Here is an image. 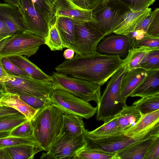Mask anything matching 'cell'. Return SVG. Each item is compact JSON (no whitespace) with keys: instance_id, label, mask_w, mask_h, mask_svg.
<instances>
[{"instance_id":"277c9868","label":"cell","mask_w":159,"mask_h":159,"mask_svg":"<svg viewBox=\"0 0 159 159\" xmlns=\"http://www.w3.org/2000/svg\"><path fill=\"white\" fill-rule=\"evenodd\" d=\"M158 134L159 127L157 124L132 137L125 135L124 133L107 135H96L87 129L84 135L85 144L88 146L107 152L117 153L134 143Z\"/></svg>"},{"instance_id":"ee69618b","label":"cell","mask_w":159,"mask_h":159,"mask_svg":"<svg viewBox=\"0 0 159 159\" xmlns=\"http://www.w3.org/2000/svg\"><path fill=\"white\" fill-rule=\"evenodd\" d=\"M158 11H159V8H156L154 10L151 11L140 24L136 30H141L147 32L151 22L154 18L156 13Z\"/></svg>"},{"instance_id":"816d5d0a","label":"cell","mask_w":159,"mask_h":159,"mask_svg":"<svg viewBox=\"0 0 159 159\" xmlns=\"http://www.w3.org/2000/svg\"><path fill=\"white\" fill-rule=\"evenodd\" d=\"M8 73L5 70L2 64L1 58H0V79L2 77L6 76Z\"/></svg>"},{"instance_id":"bcb514c9","label":"cell","mask_w":159,"mask_h":159,"mask_svg":"<svg viewBox=\"0 0 159 159\" xmlns=\"http://www.w3.org/2000/svg\"><path fill=\"white\" fill-rule=\"evenodd\" d=\"M20 112L11 107L0 106V116L14 114Z\"/></svg>"},{"instance_id":"2e32d148","label":"cell","mask_w":159,"mask_h":159,"mask_svg":"<svg viewBox=\"0 0 159 159\" xmlns=\"http://www.w3.org/2000/svg\"><path fill=\"white\" fill-rule=\"evenodd\" d=\"M159 134H152L134 143L117 152L115 159H143L150 144Z\"/></svg>"},{"instance_id":"ffe728a7","label":"cell","mask_w":159,"mask_h":159,"mask_svg":"<svg viewBox=\"0 0 159 159\" xmlns=\"http://www.w3.org/2000/svg\"><path fill=\"white\" fill-rule=\"evenodd\" d=\"M148 70L139 68L127 71L121 83V90L124 99L129 96L147 76Z\"/></svg>"},{"instance_id":"f6af8a7d","label":"cell","mask_w":159,"mask_h":159,"mask_svg":"<svg viewBox=\"0 0 159 159\" xmlns=\"http://www.w3.org/2000/svg\"><path fill=\"white\" fill-rule=\"evenodd\" d=\"M11 37L9 30L7 24L0 19V42Z\"/></svg>"},{"instance_id":"681fc988","label":"cell","mask_w":159,"mask_h":159,"mask_svg":"<svg viewBox=\"0 0 159 159\" xmlns=\"http://www.w3.org/2000/svg\"><path fill=\"white\" fill-rule=\"evenodd\" d=\"M6 3H8L13 5L20 7L21 5V0H3Z\"/></svg>"},{"instance_id":"74e56055","label":"cell","mask_w":159,"mask_h":159,"mask_svg":"<svg viewBox=\"0 0 159 159\" xmlns=\"http://www.w3.org/2000/svg\"><path fill=\"white\" fill-rule=\"evenodd\" d=\"M130 10L139 11L149 8L156 0H120Z\"/></svg>"},{"instance_id":"4316f807","label":"cell","mask_w":159,"mask_h":159,"mask_svg":"<svg viewBox=\"0 0 159 159\" xmlns=\"http://www.w3.org/2000/svg\"><path fill=\"white\" fill-rule=\"evenodd\" d=\"M158 123H159V109L142 114L138 122L124 133L126 136L133 137Z\"/></svg>"},{"instance_id":"ab89813d","label":"cell","mask_w":159,"mask_h":159,"mask_svg":"<svg viewBox=\"0 0 159 159\" xmlns=\"http://www.w3.org/2000/svg\"><path fill=\"white\" fill-rule=\"evenodd\" d=\"M141 46L159 48V37L151 36L147 34L136 43L135 47Z\"/></svg>"},{"instance_id":"f1b7e54d","label":"cell","mask_w":159,"mask_h":159,"mask_svg":"<svg viewBox=\"0 0 159 159\" xmlns=\"http://www.w3.org/2000/svg\"><path fill=\"white\" fill-rule=\"evenodd\" d=\"M138 107L142 114L159 109V94L141 97L133 103Z\"/></svg>"},{"instance_id":"cb8c5ba5","label":"cell","mask_w":159,"mask_h":159,"mask_svg":"<svg viewBox=\"0 0 159 159\" xmlns=\"http://www.w3.org/2000/svg\"><path fill=\"white\" fill-rule=\"evenodd\" d=\"M83 119L75 115L63 114L61 134L70 137L83 134L85 129Z\"/></svg>"},{"instance_id":"db71d44e","label":"cell","mask_w":159,"mask_h":159,"mask_svg":"<svg viewBox=\"0 0 159 159\" xmlns=\"http://www.w3.org/2000/svg\"><path fill=\"white\" fill-rule=\"evenodd\" d=\"M115 0H103L100 5H105Z\"/></svg>"},{"instance_id":"5b68a950","label":"cell","mask_w":159,"mask_h":159,"mask_svg":"<svg viewBox=\"0 0 159 159\" xmlns=\"http://www.w3.org/2000/svg\"><path fill=\"white\" fill-rule=\"evenodd\" d=\"M0 88L4 91L46 99H51L56 89L51 81L41 80L29 76H16L8 73L0 79Z\"/></svg>"},{"instance_id":"ac0fdd59","label":"cell","mask_w":159,"mask_h":159,"mask_svg":"<svg viewBox=\"0 0 159 159\" xmlns=\"http://www.w3.org/2000/svg\"><path fill=\"white\" fill-rule=\"evenodd\" d=\"M0 106L13 108L24 115L28 120H31L39 110L31 107L16 93L3 91L0 96Z\"/></svg>"},{"instance_id":"484cf974","label":"cell","mask_w":159,"mask_h":159,"mask_svg":"<svg viewBox=\"0 0 159 159\" xmlns=\"http://www.w3.org/2000/svg\"><path fill=\"white\" fill-rule=\"evenodd\" d=\"M55 24L62 40L64 48L70 49L74 40V24L64 16L56 17Z\"/></svg>"},{"instance_id":"c3c4849f","label":"cell","mask_w":159,"mask_h":159,"mask_svg":"<svg viewBox=\"0 0 159 159\" xmlns=\"http://www.w3.org/2000/svg\"><path fill=\"white\" fill-rule=\"evenodd\" d=\"M15 128L0 131V139L7 137L10 136L11 132Z\"/></svg>"},{"instance_id":"f35d334b","label":"cell","mask_w":159,"mask_h":159,"mask_svg":"<svg viewBox=\"0 0 159 159\" xmlns=\"http://www.w3.org/2000/svg\"><path fill=\"white\" fill-rule=\"evenodd\" d=\"M1 60L5 70L8 73L16 76H29L8 58H2Z\"/></svg>"},{"instance_id":"60d3db41","label":"cell","mask_w":159,"mask_h":159,"mask_svg":"<svg viewBox=\"0 0 159 159\" xmlns=\"http://www.w3.org/2000/svg\"><path fill=\"white\" fill-rule=\"evenodd\" d=\"M143 159H159V136L149 146Z\"/></svg>"},{"instance_id":"30bf717a","label":"cell","mask_w":159,"mask_h":159,"mask_svg":"<svg viewBox=\"0 0 159 159\" xmlns=\"http://www.w3.org/2000/svg\"><path fill=\"white\" fill-rule=\"evenodd\" d=\"M73 22L74 40L70 49L79 55L96 52L98 44L106 35L99 31L93 22Z\"/></svg>"},{"instance_id":"52a82bcc","label":"cell","mask_w":159,"mask_h":159,"mask_svg":"<svg viewBox=\"0 0 159 159\" xmlns=\"http://www.w3.org/2000/svg\"><path fill=\"white\" fill-rule=\"evenodd\" d=\"M129 8L120 0H115L105 5H99L92 11L96 20L93 22L98 30L106 36L113 33Z\"/></svg>"},{"instance_id":"f546056e","label":"cell","mask_w":159,"mask_h":159,"mask_svg":"<svg viewBox=\"0 0 159 159\" xmlns=\"http://www.w3.org/2000/svg\"><path fill=\"white\" fill-rule=\"evenodd\" d=\"M28 120L20 112L0 116V131L14 129Z\"/></svg>"},{"instance_id":"836d02e7","label":"cell","mask_w":159,"mask_h":159,"mask_svg":"<svg viewBox=\"0 0 159 159\" xmlns=\"http://www.w3.org/2000/svg\"><path fill=\"white\" fill-rule=\"evenodd\" d=\"M35 8L42 15L49 29L55 24L56 19L50 8L42 0H30Z\"/></svg>"},{"instance_id":"7bdbcfd3","label":"cell","mask_w":159,"mask_h":159,"mask_svg":"<svg viewBox=\"0 0 159 159\" xmlns=\"http://www.w3.org/2000/svg\"><path fill=\"white\" fill-rule=\"evenodd\" d=\"M147 33L150 35L159 37V11L151 22Z\"/></svg>"},{"instance_id":"9c48e42d","label":"cell","mask_w":159,"mask_h":159,"mask_svg":"<svg viewBox=\"0 0 159 159\" xmlns=\"http://www.w3.org/2000/svg\"><path fill=\"white\" fill-rule=\"evenodd\" d=\"M51 105L63 114L75 115L88 119L97 113V107L61 89H55L51 96Z\"/></svg>"},{"instance_id":"7402d4cb","label":"cell","mask_w":159,"mask_h":159,"mask_svg":"<svg viewBox=\"0 0 159 159\" xmlns=\"http://www.w3.org/2000/svg\"><path fill=\"white\" fill-rule=\"evenodd\" d=\"M8 58L29 76L38 80L52 81L51 75H48L44 73L36 65L28 60L26 56H15Z\"/></svg>"},{"instance_id":"603a6c76","label":"cell","mask_w":159,"mask_h":159,"mask_svg":"<svg viewBox=\"0 0 159 159\" xmlns=\"http://www.w3.org/2000/svg\"><path fill=\"white\" fill-rule=\"evenodd\" d=\"M142 115L136 105L133 104L130 106L127 105L116 115L121 130L124 133L132 128L138 122Z\"/></svg>"},{"instance_id":"83f0119b","label":"cell","mask_w":159,"mask_h":159,"mask_svg":"<svg viewBox=\"0 0 159 159\" xmlns=\"http://www.w3.org/2000/svg\"><path fill=\"white\" fill-rule=\"evenodd\" d=\"M117 153H110L94 149L85 144L75 154L72 159H115Z\"/></svg>"},{"instance_id":"5bb4252c","label":"cell","mask_w":159,"mask_h":159,"mask_svg":"<svg viewBox=\"0 0 159 159\" xmlns=\"http://www.w3.org/2000/svg\"><path fill=\"white\" fill-rule=\"evenodd\" d=\"M52 12L54 17L64 16L74 22H95L92 11L80 8L69 0H56L53 4Z\"/></svg>"},{"instance_id":"8d00e7d4","label":"cell","mask_w":159,"mask_h":159,"mask_svg":"<svg viewBox=\"0 0 159 159\" xmlns=\"http://www.w3.org/2000/svg\"><path fill=\"white\" fill-rule=\"evenodd\" d=\"M33 128L30 120H28L15 128L11 132L10 136L27 137L33 136Z\"/></svg>"},{"instance_id":"d4e9b609","label":"cell","mask_w":159,"mask_h":159,"mask_svg":"<svg viewBox=\"0 0 159 159\" xmlns=\"http://www.w3.org/2000/svg\"><path fill=\"white\" fill-rule=\"evenodd\" d=\"M159 50V48L147 47H135L129 50L126 57L123 59V65L127 71L141 68L140 64L151 52Z\"/></svg>"},{"instance_id":"9f6ffc18","label":"cell","mask_w":159,"mask_h":159,"mask_svg":"<svg viewBox=\"0 0 159 159\" xmlns=\"http://www.w3.org/2000/svg\"><path fill=\"white\" fill-rule=\"evenodd\" d=\"M1 150H2V148L1 147V146H0V153L1 152Z\"/></svg>"},{"instance_id":"9a60e30c","label":"cell","mask_w":159,"mask_h":159,"mask_svg":"<svg viewBox=\"0 0 159 159\" xmlns=\"http://www.w3.org/2000/svg\"><path fill=\"white\" fill-rule=\"evenodd\" d=\"M0 19L7 24L11 36L28 30L19 7L0 2Z\"/></svg>"},{"instance_id":"f907efd6","label":"cell","mask_w":159,"mask_h":159,"mask_svg":"<svg viewBox=\"0 0 159 159\" xmlns=\"http://www.w3.org/2000/svg\"><path fill=\"white\" fill-rule=\"evenodd\" d=\"M44 3L50 8L52 13V8L54 3L56 0H42Z\"/></svg>"},{"instance_id":"e575fe53","label":"cell","mask_w":159,"mask_h":159,"mask_svg":"<svg viewBox=\"0 0 159 159\" xmlns=\"http://www.w3.org/2000/svg\"><path fill=\"white\" fill-rule=\"evenodd\" d=\"M17 94L19 96L20 98L28 105L37 110L40 109L47 106L51 104V99L40 98L30 95Z\"/></svg>"},{"instance_id":"7c38bea8","label":"cell","mask_w":159,"mask_h":159,"mask_svg":"<svg viewBox=\"0 0 159 159\" xmlns=\"http://www.w3.org/2000/svg\"><path fill=\"white\" fill-rule=\"evenodd\" d=\"M20 9L28 30L45 39L48 37L49 28L42 15L35 8L30 0H21Z\"/></svg>"},{"instance_id":"ba28073f","label":"cell","mask_w":159,"mask_h":159,"mask_svg":"<svg viewBox=\"0 0 159 159\" xmlns=\"http://www.w3.org/2000/svg\"><path fill=\"white\" fill-rule=\"evenodd\" d=\"M46 39L28 30L10 37L0 52V58L24 56L30 57L35 54Z\"/></svg>"},{"instance_id":"d6a6232c","label":"cell","mask_w":159,"mask_h":159,"mask_svg":"<svg viewBox=\"0 0 159 159\" xmlns=\"http://www.w3.org/2000/svg\"><path fill=\"white\" fill-rule=\"evenodd\" d=\"M36 144L39 143L33 136L27 137L9 136L7 137L0 139V146L2 148L12 146Z\"/></svg>"},{"instance_id":"d6986e66","label":"cell","mask_w":159,"mask_h":159,"mask_svg":"<svg viewBox=\"0 0 159 159\" xmlns=\"http://www.w3.org/2000/svg\"><path fill=\"white\" fill-rule=\"evenodd\" d=\"M159 94V69L149 70L146 77L134 90L130 97H140Z\"/></svg>"},{"instance_id":"e0dca14e","label":"cell","mask_w":159,"mask_h":159,"mask_svg":"<svg viewBox=\"0 0 159 159\" xmlns=\"http://www.w3.org/2000/svg\"><path fill=\"white\" fill-rule=\"evenodd\" d=\"M151 11L150 8L139 11L130 10L113 33L127 35L133 32Z\"/></svg>"},{"instance_id":"8992f818","label":"cell","mask_w":159,"mask_h":159,"mask_svg":"<svg viewBox=\"0 0 159 159\" xmlns=\"http://www.w3.org/2000/svg\"><path fill=\"white\" fill-rule=\"evenodd\" d=\"M56 89H61L86 102L98 103L101 96L100 86L89 81L57 72L51 74Z\"/></svg>"},{"instance_id":"1f68e13d","label":"cell","mask_w":159,"mask_h":159,"mask_svg":"<svg viewBox=\"0 0 159 159\" xmlns=\"http://www.w3.org/2000/svg\"><path fill=\"white\" fill-rule=\"evenodd\" d=\"M45 44L52 51L61 50L64 48L55 23L49 29L48 37Z\"/></svg>"},{"instance_id":"f5cc1de1","label":"cell","mask_w":159,"mask_h":159,"mask_svg":"<svg viewBox=\"0 0 159 159\" xmlns=\"http://www.w3.org/2000/svg\"><path fill=\"white\" fill-rule=\"evenodd\" d=\"M10 37L7 38L0 42V52L2 48L8 41Z\"/></svg>"},{"instance_id":"7dc6e473","label":"cell","mask_w":159,"mask_h":159,"mask_svg":"<svg viewBox=\"0 0 159 159\" xmlns=\"http://www.w3.org/2000/svg\"><path fill=\"white\" fill-rule=\"evenodd\" d=\"M75 52L73 49L67 48L64 51L63 56L66 60L70 59L74 57Z\"/></svg>"},{"instance_id":"6da1fadb","label":"cell","mask_w":159,"mask_h":159,"mask_svg":"<svg viewBox=\"0 0 159 159\" xmlns=\"http://www.w3.org/2000/svg\"><path fill=\"white\" fill-rule=\"evenodd\" d=\"M119 56H107L96 52L76 54L57 66L56 72L86 80L101 87L123 65Z\"/></svg>"},{"instance_id":"d590c367","label":"cell","mask_w":159,"mask_h":159,"mask_svg":"<svg viewBox=\"0 0 159 159\" xmlns=\"http://www.w3.org/2000/svg\"><path fill=\"white\" fill-rule=\"evenodd\" d=\"M140 67L148 70L159 69V50L150 52L141 64Z\"/></svg>"},{"instance_id":"3957f363","label":"cell","mask_w":159,"mask_h":159,"mask_svg":"<svg viewBox=\"0 0 159 159\" xmlns=\"http://www.w3.org/2000/svg\"><path fill=\"white\" fill-rule=\"evenodd\" d=\"M126 71V67L123 65L108 81L97 104V120L107 122L116 116L127 106L121 87L122 79Z\"/></svg>"},{"instance_id":"8fae6325","label":"cell","mask_w":159,"mask_h":159,"mask_svg":"<svg viewBox=\"0 0 159 159\" xmlns=\"http://www.w3.org/2000/svg\"><path fill=\"white\" fill-rule=\"evenodd\" d=\"M85 143L84 134L73 137L61 134L47 152L42 154L40 158L72 159L76 152Z\"/></svg>"},{"instance_id":"4dcf8cb0","label":"cell","mask_w":159,"mask_h":159,"mask_svg":"<svg viewBox=\"0 0 159 159\" xmlns=\"http://www.w3.org/2000/svg\"><path fill=\"white\" fill-rule=\"evenodd\" d=\"M117 118L116 116L111 119L104 122L98 128L89 132L93 134L102 135H111L124 133L118 126Z\"/></svg>"},{"instance_id":"11a10c76","label":"cell","mask_w":159,"mask_h":159,"mask_svg":"<svg viewBox=\"0 0 159 159\" xmlns=\"http://www.w3.org/2000/svg\"><path fill=\"white\" fill-rule=\"evenodd\" d=\"M3 92V90L0 88V96Z\"/></svg>"},{"instance_id":"b9f144b4","label":"cell","mask_w":159,"mask_h":159,"mask_svg":"<svg viewBox=\"0 0 159 159\" xmlns=\"http://www.w3.org/2000/svg\"><path fill=\"white\" fill-rule=\"evenodd\" d=\"M147 34V32L142 30H135L133 32L126 35L128 40L129 50L134 48L136 43Z\"/></svg>"},{"instance_id":"7a4b0ae2","label":"cell","mask_w":159,"mask_h":159,"mask_svg":"<svg viewBox=\"0 0 159 159\" xmlns=\"http://www.w3.org/2000/svg\"><path fill=\"white\" fill-rule=\"evenodd\" d=\"M63 115L50 104L39 110L30 120L33 136L43 151H47L61 134Z\"/></svg>"},{"instance_id":"4fadbf2b","label":"cell","mask_w":159,"mask_h":159,"mask_svg":"<svg viewBox=\"0 0 159 159\" xmlns=\"http://www.w3.org/2000/svg\"><path fill=\"white\" fill-rule=\"evenodd\" d=\"M129 50V42L125 35L112 33L104 37L98 43L96 52L107 56L125 58Z\"/></svg>"},{"instance_id":"44dd1931","label":"cell","mask_w":159,"mask_h":159,"mask_svg":"<svg viewBox=\"0 0 159 159\" xmlns=\"http://www.w3.org/2000/svg\"><path fill=\"white\" fill-rule=\"evenodd\" d=\"M1 151L4 159H32L36 154L43 151L39 144L10 146Z\"/></svg>"}]
</instances>
